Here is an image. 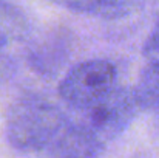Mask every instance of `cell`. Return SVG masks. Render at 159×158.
<instances>
[{"instance_id": "obj_4", "label": "cell", "mask_w": 159, "mask_h": 158, "mask_svg": "<svg viewBox=\"0 0 159 158\" xmlns=\"http://www.w3.org/2000/svg\"><path fill=\"white\" fill-rule=\"evenodd\" d=\"M56 3L79 12L99 16L104 19H119L133 12L139 0H54Z\"/></svg>"}, {"instance_id": "obj_1", "label": "cell", "mask_w": 159, "mask_h": 158, "mask_svg": "<svg viewBox=\"0 0 159 158\" xmlns=\"http://www.w3.org/2000/svg\"><path fill=\"white\" fill-rule=\"evenodd\" d=\"M71 122L56 107L43 103L17 105L8 121V138L14 147L26 152H51Z\"/></svg>"}, {"instance_id": "obj_3", "label": "cell", "mask_w": 159, "mask_h": 158, "mask_svg": "<svg viewBox=\"0 0 159 158\" xmlns=\"http://www.w3.org/2000/svg\"><path fill=\"white\" fill-rule=\"evenodd\" d=\"M116 70L108 60H87L68 71L59 85L60 98L73 108L94 104L114 89Z\"/></svg>"}, {"instance_id": "obj_6", "label": "cell", "mask_w": 159, "mask_h": 158, "mask_svg": "<svg viewBox=\"0 0 159 158\" xmlns=\"http://www.w3.org/2000/svg\"><path fill=\"white\" fill-rule=\"evenodd\" d=\"M26 31V19L19 8L0 0V47L19 41Z\"/></svg>"}, {"instance_id": "obj_2", "label": "cell", "mask_w": 159, "mask_h": 158, "mask_svg": "<svg viewBox=\"0 0 159 158\" xmlns=\"http://www.w3.org/2000/svg\"><path fill=\"white\" fill-rule=\"evenodd\" d=\"M138 108L141 107L134 89L114 87L94 104L79 110L77 126L104 144V141L117 136L127 129Z\"/></svg>"}, {"instance_id": "obj_5", "label": "cell", "mask_w": 159, "mask_h": 158, "mask_svg": "<svg viewBox=\"0 0 159 158\" xmlns=\"http://www.w3.org/2000/svg\"><path fill=\"white\" fill-rule=\"evenodd\" d=\"M134 95L141 108H159V60H150L138 79Z\"/></svg>"}]
</instances>
